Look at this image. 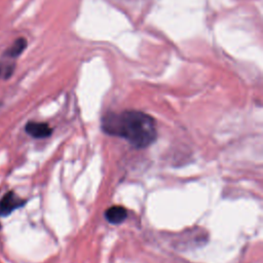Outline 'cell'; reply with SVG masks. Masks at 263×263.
<instances>
[{
    "label": "cell",
    "instance_id": "6",
    "mask_svg": "<svg viewBox=\"0 0 263 263\" xmlns=\"http://www.w3.org/2000/svg\"><path fill=\"white\" fill-rule=\"evenodd\" d=\"M15 70V64L9 61L8 58H4V60L0 62V78L4 80H8L12 77Z\"/></svg>",
    "mask_w": 263,
    "mask_h": 263
},
{
    "label": "cell",
    "instance_id": "2",
    "mask_svg": "<svg viewBox=\"0 0 263 263\" xmlns=\"http://www.w3.org/2000/svg\"><path fill=\"white\" fill-rule=\"evenodd\" d=\"M26 132L33 138L37 139H43V138H48L52 134V129L51 127L46 124V123H36V122H31L26 125L25 128Z\"/></svg>",
    "mask_w": 263,
    "mask_h": 263
},
{
    "label": "cell",
    "instance_id": "5",
    "mask_svg": "<svg viewBox=\"0 0 263 263\" xmlns=\"http://www.w3.org/2000/svg\"><path fill=\"white\" fill-rule=\"evenodd\" d=\"M26 48H27V41L25 39H19L6 52L5 57H8L10 59H16L17 57H19L25 51Z\"/></svg>",
    "mask_w": 263,
    "mask_h": 263
},
{
    "label": "cell",
    "instance_id": "1",
    "mask_svg": "<svg viewBox=\"0 0 263 263\" xmlns=\"http://www.w3.org/2000/svg\"><path fill=\"white\" fill-rule=\"evenodd\" d=\"M102 129L108 135L127 140L138 149L150 146L157 139L155 120L144 112L136 110L106 115L102 121Z\"/></svg>",
    "mask_w": 263,
    "mask_h": 263
},
{
    "label": "cell",
    "instance_id": "4",
    "mask_svg": "<svg viewBox=\"0 0 263 263\" xmlns=\"http://www.w3.org/2000/svg\"><path fill=\"white\" fill-rule=\"evenodd\" d=\"M128 217V211L122 206H114L105 213L106 220L111 224H121Z\"/></svg>",
    "mask_w": 263,
    "mask_h": 263
},
{
    "label": "cell",
    "instance_id": "3",
    "mask_svg": "<svg viewBox=\"0 0 263 263\" xmlns=\"http://www.w3.org/2000/svg\"><path fill=\"white\" fill-rule=\"evenodd\" d=\"M20 199H18L15 194L10 193L8 194L3 201L0 202V215L3 216H8L10 215L13 211H15L17 208H19L22 203Z\"/></svg>",
    "mask_w": 263,
    "mask_h": 263
}]
</instances>
